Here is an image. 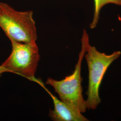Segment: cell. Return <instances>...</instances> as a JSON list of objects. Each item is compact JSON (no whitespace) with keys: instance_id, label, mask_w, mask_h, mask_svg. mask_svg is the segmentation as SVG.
Returning a JSON list of instances; mask_svg holds the SVG:
<instances>
[{"instance_id":"cell-3","label":"cell","mask_w":121,"mask_h":121,"mask_svg":"<svg viewBox=\"0 0 121 121\" xmlns=\"http://www.w3.org/2000/svg\"><path fill=\"white\" fill-rule=\"evenodd\" d=\"M10 41L11 52L8 57L0 65V76L5 73H12L41 84L35 78L40 59L39 48L36 43Z\"/></svg>"},{"instance_id":"cell-1","label":"cell","mask_w":121,"mask_h":121,"mask_svg":"<svg viewBox=\"0 0 121 121\" xmlns=\"http://www.w3.org/2000/svg\"><path fill=\"white\" fill-rule=\"evenodd\" d=\"M81 40V51L72 73L60 80L48 78L46 84L53 88L61 101L75 111L83 113L86 111L87 108L86 100L84 99L82 95L81 72L82 60L86 52L87 45L89 42V35L85 30L83 31Z\"/></svg>"},{"instance_id":"cell-6","label":"cell","mask_w":121,"mask_h":121,"mask_svg":"<svg viewBox=\"0 0 121 121\" xmlns=\"http://www.w3.org/2000/svg\"><path fill=\"white\" fill-rule=\"evenodd\" d=\"M94 13L92 21L90 25L91 29L95 28L99 19V14L101 9L106 4H112L121 6V0H94Z\"/></svg>"},{"instance_id":"cell-4","label":"cell","mask_w":121,"mask_h":121,"mask_svg":"<svg viewBox=\"0 0 121 121\" xmlns=\"http://www.w3.org/2000/svg\"><path fill=\"white\" fill-rule=\"evenodd\" d=\"M121 55L119 51L108 55L98 51L89 42L87 44L84 55L88 69V86L86 100L87 109H95L100 103L99 89L104 75L108 67Z\"/></svg>"},{"instance_id":"cell-5","label":"cell","mask_w":121,"mask_h":121,"mask_svg":"<svg viewBox=\"0 0 121 121\" xmlns=\"http://www.w3.org/2000/svg\"><path fill=\"white\" fill-rule=\"evenodd\" d=\"M52 98L54 104L53 109H50L49 117L54 121H87L82 113L78 112L68 104L58 99L56 96L48 92Z\"/></svg>"},{"instance_id":"cell-2","label":"cell","mask_w":121,"mask_h":121,"mask_svg":"<svg viewBox=\"0 0 121 121\" xmlns=\"http://www.w3.org/2000/svg\"><path fill=\"white\" fill-rule=\"evenodd\" d=\"M33 15L32 10L17 11L0 2V28L9 40L35 43L37 34Z\"/></svg>"}]
</instances>
